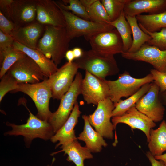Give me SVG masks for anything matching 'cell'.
<instances>
[{
    "label": "cell",
    "mask_w": 166,
    "mask_h": 166,
    "mask_svg": "<svg viewBox=\"0 0 166 166\" xmlns=\"http://www.w3.org/2000/svg\"><path fill=\"white\" fill-rule=\"evenodd\" d=\"M42 37L39 39L37 49L57 65L65 57L71 40L65 27L46 25Z\"/></svg>",
    "instance_id": "cell-1"
},
{
    "label": "cell",
    "mask_w": 166,
    "mask_h": 166,
    "mask_svg": "<svg viewBox=\"0 0 166 166\" xmlns=\"http://www.w3.org/2000/svg\"><path fill=\"white\" fill-rule=\"evenodd\" d=\"M29 113L26 123L17 125L6 122V125L11 127V130L4 134L5 135L22 136L26 147H29L33 140L39 138L45 140L51 139L54 135L53 128L48 121L42 120L34 115L26 106Z\"/></svg>",
    "instance_id": "cell-2"
},
{
    "label": "cell",
    "mask_w": 166,
    "mask_h": 166,
    "mask_svg": "<svg viewBox=\"0 0 166 166\" xmlns=\"http://www.w3.org/2000/svg\"><path fill=\"white\" fill-rule=\"evenodd\" d=\"M79 69L87 71L101 79L118 73L119 69L114 55H106L91 49L83 51L82 56L74 61Z\"/></svg>",
    "instance_id": "cell-3"
},
{
    "label": "cell",
    "mask_w": 166,
    "mask_h": 166,
    "mask_svg": "<svg viewBox=\"0 0 166 166\" xmlns=\"http://www.w3.org/2000/svg\"><path fill=\"white\" fill-rule=\"evenodd\" d=\"M18 92L23 93L31 98L37 108L36 116L38 118L48 121L52 113L49 107L52 93L48 78L35 84L18 83V89L12 92Z\"/></svg>",
    "instance_id": "cell-4"
},
{
    "label": "cell",
    "mask_w": 166,
    "mask_h": 166,
    "mask_svg": "<svg viewBox=\"0 0 166 166\" xmlns=\"http://www.w3.org/2000/svg\"><path fill=\"white\" fill-rule=\"evenodd\" d=\"M154 81L150 73L141 78H136L125 71L114 81L106 80L109 89V97L114 104L122 97H128L136 93L143 85Z\"/></svg>",
    "instance_id": "cell-5"
},
{
    "label": "cell",
    "mask_w": 166,
    "mask_h": 166,
    "mask_svg": "<svg viewBox=\"0 0 166 166\" xmlns=\"http://www.w3.org/2000/svg\"><path fill=\"white\" fill-rule=\"evenodd\" d=\"M82 79L81 73L78 72L70 88L61 99L58 109L52 113L50 117L48 122L55 133L69 117L77 102L78 96L81 94V85Z\"/></svg>",
    "instance_id": "cell-6"
},
{
    "label": "cell",
    "mask_w": 166,
    "mask_h": 166,
    "mask_svg": "<svg viewBox=\"0 0 166 166\" xmlns=\"http://www.w3.org/2000/svg\"><path fill=\"white\" fill-rule=\"evenodd\" d=\"M59 8L65 19L67 35L71 39L83 36L87 40L95 34L115 28L111 24H102L86 20Z\"/></svg>",
    "instance_id": "cell-7"
},
{
    "label": "cell",
    "mask_w": 166,
    "mask_h": 166,
    "mask_svg": "<svg viewBox=\"0 0 166 166\" xmlns=\"http://www.w3.org/2000/svg\"><path fill=\"white\" fill-rule=\"evenodd\" d=\"M114 108L113 103L108 97L100 102L94 112L88 116L91 125L103 138L112 139L114 137V129L110 119Z\"/></svg>",
    "instance_id": "cell-8"
},
{
    "label": "cell",
    "mask_w": 166,
    "mask_h": 166,
    "mask_svg": "<svg viewBox=\"0 0 166 166\" xmlns=\"http://www.w3.org/2000/svg\"><path fill=\"white\" fill-rule=\"evenodd\" d=\"M87 40L92 50L102 54L114 55L124 52L122 39L115 28L97 34Z\"/></svg>",
    "instance_id": "cell-9"
},
{
    "label": "cell",
    "mask_w": 166,
    "mask_h": 166,
    "mask_svg": "<svg viewBox=\"0 0 166 166\" xmlns=\"http://www.w3.org/2000/svg\"><path fill=\"white\" fill-rule=\"evenodd\" d=\"M7 72L18 83L35 84L48 78L37 64L26 55L16 62Z\"/></svg>",
    "instance_id": "cell-10"
},
{
    "label": "cell",
    "mask_w": 166,
    "mask_h": 166,
    "mask_svg": "<svg viewBox=\"0 0 166 166\" xmlns=\"http://www.w3.org/2000/svg\"><path fill=\"white\" fill-rule=\"evenodd\" d=\"M78 69L77 65L74 61L67 62L48 78L53 99L60 100L69 90Z\"/></svg>",
    "instance_id": "cell-11"
},
{
    "label": "cell",
    "mask_w": 166,
    "mask_h": 166,
    "mask_svg": "<svg viewBox=\"0 0 166 166\" xmlns=\"http://www.w3.org/2000/svg\"><path fill=\"white\" fill-rule=\"evenodd\" d=\"M160 95L159 87L153 81L148 92L135 105L138 110L155 123L163 120L165 111Z\"/></svg>",
    "instance_id": "cell-12"
},
{
    "label": "cell",
    "mask_w": 166,
    "mask_h": 166,
    "mask_svg": "<svg viewBox=\"0 0 166 166\" xmlns=\"http://www.w3.org/2000/svg\"><path fill=\"white\" fill-rule=\"evenodd\" d=\"M106 80L85 71L81 89V94L87 104L97 106L100 102L109 97V89Z\"/></svg>",
    "instance_id": "cell-13"
},
{
    "label": "cell",
    "mask_w": 166,
    "mask_h": 166,
    "mask_svg": "<svg viewBox=\"0 0 166 166\" xmlns=\"http://www.w3.org/2000/svg\"><path fill=\"white\" fill-rule=\"evenodd\" d=\"M121 55L125 59L145 62L159 71L166 72V50H161L145 43L135 53L123 52Z\"/></svg>",
    "instance_id": "cell-14"
},
{
    "label": "cell",
    "mask_w": 166,
    "mask_h": 166,
    "mask_svg": "<svg viewBox=\"0 0 166 166\" xmlns=\"http://www.w3.org/2000/svg\"><path fill=\"white\" fill-rule=\"evenodd\" d=\"M111 121L115 131L116 126L119 123L126 124L132 129L141 130L145 134L148 142L150 139V130L156 126L155 122L138 110L135 106L123 115L112 117Z\"/></svg>",
    "instance_id": "cell-15"
},
{
    "label": "cell",
    "mask_w": 166,
    "mask_h": 166,
    "mask_svg": "<svg viewBox=\"0 0 166 166\" xmlns=\"http://www.w3.org/2000/svg\"><path fill=\"white\" fill-rule=\"evenodd\" d=\"M36 19L42 25L65 27L64 16L56 2L37 0Z\"/></svg>",
    "instance_id": "cell-16"
},
{
    "label": "cell",
    "mask_w": 166,
    "mask_h": 166,
    "mask_svg": "<svg viewBox=\"0 0 166 166\" xmlns=\"http://www.w3.org/2000/svg\"><path fill=\"white\" fill-rule=\"evenodd\" d=\"M37 0H14L10 19L18 26H26L36 19Z\"/></svg>",
    "instance_id": "cell-17"
},
{
    "label": "cell",
    "mask_w": 166,
    "mask_h": 166,
    "mask_svg": "<svg viewBox=\"0 0 166 166\" xmlns=\"http://www.w3.org/2000/svg\"><path fill=\"white\" fill-rule=\"evenodd\" d=\"M166 10V0H130L125 5V15L136 16L142 13L158 14Z\"/></svg>",
    "instance_id": "cell-18"
},
{
    "label": "cell",
    "mask_w": 166,
    "mask_h": 166,
    "mask_svg": "<svg viewBox=\"0 0 166 166\" xmlns=\"http://www.w3.org/2000/svg\"><path fill=\"white\" fill-rule=\"evenodd\" d=\"M43 25L33 22L22 26H17L12 36L15 41L27 47L37 49L38 40L43 30Z\"/></svg>",
    "instance_id": "cell-19"
},
{
    "label": "cell",
    "mask_w": 166,
    "mask_h": 166,
    "mask_svg": "<svg viewBox=\"0 0 166 166\" xmlns=\"http://www.w3.org/2000/svg\"><path fill=\"white\" fill-rule=\"evenodd\" d=\"M81 113L77 102L67 120L50 139L53 143L58 142L55 148L78 140L75 134L74 128L78 122V118Z\"/></svg>",
    "instance_id": "cell-20"
},
{
    "label": "cell",
    "mask_w": 166,
    "mask_h": 166,
    "mask_svg": "<svg viewBox=\"0 0 166 166\" xmlns=\"http://www.w3.org/2000/svg\"><path fill=\"white\" fill-rule=\"evenodd\" d=\"M13 46L16 49L24 53L34 60L48 78L58 69L57 66L54 62L51 59L47 58L38 49L27 47L15 41Z\"/></svg>",
    "instance_id": "cell-21"
},
{
    "label": "cell",
    "mask_w": 166,
    "mask_h": 166,
    "mask_svg": "<svg viewBox=\"0 0 166 166\" xmlns=\"http://www.w3.org/2000/svg\"><path fill=\"white\" fill-rule=\"evenodd\" d=\"M82 117L84 122L83 130L77 137V139L84 142L85 147L91 152H101L102 147H106L107 144L101 135L93 129L89 123L88 116L83 115Z\"/></svg>",
    "instance_id": "cell-22"
},
{
    "label": "cell",
    "mask_w": 166,
    "mask_h": 166,
    "mask_svg": "<svg viewBox=\"0 0 166 166\" xmlns=\"http://www.w3.org/2000/svg\"><path fill=\"white\" fill-rule=\"evenodd\" d=\"M61 151L67 154V161L73 162L76 166H84L85 159H92L93 156L90 151L85 146L82 147L77 140H73L61 146Z\"/></svg>",
    "instance_id": "cell-23"
},
{
    "label": "cell",
    "mask_w": 166,
    "mask_h": 166,
    "mask_svg": "<svg viewBox=\"0 0 166 166\" xmlns=\"http://www.w3.org/2000/svg\"><path fill=\"white\" fill-rule=\"evenodd\" d=\"M148 147L150 152L154 156L162 154L166 151V121L163 120L159 127L152 128L150 132Z\"/></svg>",
    "instance_id": "cell-24"
},
{
    "label": "cell",
    "mask_w": 166,
    "mask_h": 166,
    "mask_svg": "<svg viewBox=\"0 0 166 166\" xmlns=\"http://www.w3.org/2000/svg\"><path fill=\"white\" fill-rule=\"evenodd\" d=\"M136 17L140 27L148 32H158L166 28V10L156 14H139Z\"/></svg>",
    "instance_id": "cell-25"
},
{
    "label": "cell",
    "mask_w": 166,
    "mask_h": 166,
    "mask_svg": "<svg viewBox=\"0 0 166 166\" xmlns=\"http://www.w3.org/2000/svg\"><path fill=\"white\" fill-rule=\"evenodd\" d=\"M151 83L144 85L136 93L127 99H121L117 103L114 104L115 108L112 112V117L123 115L130 108L135 106L137 101L148 91Z\"/></svg>",
    "instance_id": "cell-26"
},
{
    "label": "cell",
    "mask_w": 166,
    "mask_h": 166,
    "mask_svg": "<svg viewBox=\"0 0 166 166\" xmlns=\"http://www.w3.org/2000/svg\"><path fill=\"white\" fill-rule=\"evenodd\" d=\"M125 16L131 26L133 36L132 45L127 52L134 53L137 51L144 44L150 40L152 38L140 28L136 16L126 15Z\"/></svg>",
    "instance_id": "cell-27"
},
{
    "label": "cell",
    "mask_w": 166,
    "mask_h": 166,
    "mask_svg": "<svg viewBox=\"0 0 166 166\" xmlns=\"http://www.w3.org/2000/svg\"><path fill=\"white\" fill-rule=\"evenodd\" d=\"M110 24L118 32L122 39L123 45V52H127L133 42L132 32L131 26L127 20L124 11L120 16Z\"/></svg>",
    "instance_id": "cell-28"
},
{
    "label": "cell",
    "mask_w": 166,
    "mask_h": 166,
    "mask_svg": "<svg viewBox=\"0 0 166 166\" xmlns=\"http://www.w3.org/2000/svg\"><path fill=\"white\" fill-rule=\"evenodd\" d=\"M26 55L24 53L16 49L13 46L0 50V78L16 62Z\"/></svg>",
    "instance_id": "cell-29"
},
{
    "label": "cell",
    "mask_w": 166,
    "mask_h": 166,
    "mask_svg": "<svg viewBox=\"0 0 166 166\" xmlns=\"http://www.w3.org/2000/svg\"><path fill=\"white\" fill-rule=\"evenodd\" d=\"M87 11L90 21L102 24H110V18L101 1L97 0Z\"/></svg>",
    "instance_id": "cell-30"
},
{
    "label": "cell",
    "mask_w": 166,
    "mask_h": 166,
    "mask_svg": "<svg viewBox=\"0 0 166 166\" xmlns=\"http://www.w3.org/2000/svg\"><path fill=\"white\" fill-rule=\"evenodd\" d=\"M130 0H101L111 22L117 19L123 11L126 4Z\"/></svg>",
    "instance_id": "cell-31"
},
{
    "label": "cell",
    "mask_w": 166,
    "mask_h": 166,
    "mask_svg": "<svg viewBox=\"0 0 166 166\" xmlns=\"http://www.w3.org/2000/svg\"><path fill=\"white\" fill-rule=\"evenodd\" d=\"M62 1L63 3L56 2L61 8L70 12L82 18L90 20L87 10L82 5L80 0H63Z\"/></svg>",
    "instance_id": "cell-32"
},
{
    "label": "cell",
    "mask_w": 166,
    "mask_h": 166,
    "mask_svg": "<svg viewBox=\"0 0 166 166\" xmlns=\"http://www.w3.org/2000/svg\"><path fill=\"white\" fill-rule=\"evenodd\" d=\"M18 83L10 73L7 72L1 78L0 82V102L9 92L18 89Z\"/></svg>",
    "instance_id": "cell-33"
},
{
    "label": "cell",
    "mask_w": 166,
    "mask_h": 166,
    "mask_svg": "<svg viewBox=\"0 0 166 166\" xmlns=\"http://www.w3.org/2000/svg\"><path fill=\"white\" fill-rule=\"evenodd\" d=\"M140 28L152 38L146 43L155 46L161 50H166V28H162L158 32L153 33Z\"/></svg>",
    "instance_id": "cell-34"
},
{
    "label": "cell",
    "mask_w": 166,
    "mask_h": 166,
    "mask_svg": "<svg viewBox=\"0 0 166 166\" xmlns=\"http://www.w3.org/2000/svg\"><path fill=\"white\" fill-rule=\"evenodd\" d=\"M154 81L158 85L160 89V93H162L166 91V72H161L154 69L150 71Z\"/></svg>",
    "instance_id": "cell-35"
},
{
    "label": "cell",
    "mask_w": 166,
    "mask_h": 166,
    "mask_svg": "<svg viewBox=\"0 0 166 166\" xmlns=\"http://www.w3.org/2000/svg\"><path fill=\"white\" fill-rule=\"evenodd\" d=\"M17 26L9 20L0 11V30L4 33L12 36Z\"/></svg>",
    "instance_id": "cell-36"
},
{
    "label": "cell",
    "mask_w": 166,
    "mask_h": 166,
    "mask_svg": "<svg viewBox=\"0 0 166 166\" xmlns=\"http://www.w3.org/2000/svg\"><path fill=\"white\" fill-rule=\"evenodd\" d=\"M14 41L12 36L6 34L0 30V50L13 46Z\"/></svg>",
    "instance_id": "cell-37"
},
{
    "label": "cell",
    "mask_w": 166,
    "mask_h": 166,
    "mask_svg": "<svg viewBox=\"0 0 166 166\" xmlns=\"http://www.w3.org/2000/svg\"><path fill=\"white\" fill-rule=\"evenodd\" d=\"M14 0H0V11L6 17L10 18L11 5Z\"/></svg>",
    "instance_id": "cell-38"
},
{
    "label": "cell",
    "mask_w": 166,
    "mask_h": 166,
    "mask_svg": "<svg viewBox=\"0 0 166 166\" xmlns=\"http://www.w3.org/2000/svg\"><path fill=\"white\" fill-rule=\"evenodd\" d=\"M146 156L150 162L152 166H166V165L162 161L158 160L156 159L150 152H147Z\"/></svg>",
    "instance_id": "cell-39"
},
{
    "label": "cell",
    "mask_w": 166,
    "mask_h": 166,
    "mask_svg": "<svg viewBox=\"0 0 166 166\" xmlns=\"http://www.w3.org/2000/svg\"><path fill=\"white\" fill-rule=\"evenodd\" d=\"M75 59L79 58L82 55L83 51L80 48L75 47L72 49Z\"/></svg>",
    "instance_id": "cell-40"
},
{
    "label": "cell",
    "mask_w": 166,
    "mask_h": 166,
    "mask_svg": "<svg viewBox=\"0 0 166 166\" xmlns=\"http://www.w3.org/2000/svg\"><path fill=\"white\" fill-rule=\"evenodd\" d=\"M97 0H80L82 5L87 10Z\"/></svg>",
    "instance_id": "cell-41"
},
{
    "label": "cell",
    "mask_w": 166,
    "mask_h": 166,
    "mask_svg": "<svg viewBox=\"0 0 166 166\" xmlns=\"http://www.w3.org/2000/svg\"><path fill=\"white\" fill-rule=\"evenodd\" d=\"M65 57L69 62H72L75 59L72 50H69L65 53Z\"/></svg>",
    "instance_id": "cell-42"
},
{
    "label": "cell",
    "mask_w": 166,
    "mask_h": 166,
    "mask_svg": "<svg viewBox=\"0 0 166 166\" xmlns=\"http://www.w3.org/2000/svg\"><path fill=\"white\" fill-rule=\"evenodd\" d=\"M154 157L157 160L162 161L166 165V153L159 156H155Z\"/></svg>",
    "instance_id": "cell-43"
},
{
    "label": "cell",
    "mask_w": 166,
    "mask_h": 166,
    "mask_svg": "<svg viewBox=\"0 0 166 166\" xmlns=\"http://www.w3.org/2000/svg\"><path fill=\"white\" fill-rule=\"evenodd\" d=\"M161 93L162 94V97H163V99L165 104V105H166V91L163 93Z\"/></svg>",
    "instance_id": "cell-44"
},
{
    "label": "cell",
    "mask_w": 166,
    "mask_h": 166,
    "mask_svg": "<svg viewBox=\"0 0 166 166\" xmlns=\"http://www.w3.org/2000/svg\"><path fill=\"white\" fill-rule=\"evenodd\" d=\"M52 166V165H47V166Z\"/></svg>",
    "instance_id": "cell-45"
}]
</instances>
